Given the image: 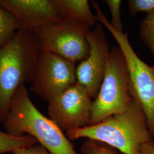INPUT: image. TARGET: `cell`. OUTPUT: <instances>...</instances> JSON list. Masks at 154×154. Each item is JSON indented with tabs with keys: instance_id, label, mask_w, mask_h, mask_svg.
Masks as SVG:
<instances>
[{
	"instance_id": "6da1fadb",
	"label": "cell",
	"mask_w": 154,
	"mask_h": 154,
	"mask_svg": "<svg viewBox=\"0 0 154 154\" xmlns=\"http://www.w3.org/2000/svg\"><path fill=\"white\" fill-rule=\"evenodd\" d=\"M42 51L37 34L24 28L0 47L1 122L5 119L17 90L32 82Z\"/></svg>"
},
{
	"instance_id": "7a4b0ae2",
	"label": "cell",
	"mask_w": 154,
	"mask_h": 154,
	"mask_svg": "<svg viewBox=\"0 0 154 154\" xmlns=\"http://www.w3.org/2000/svg\"><path fill=\"white\" fill-rule=\"evenodd\" d=\"M2 123L7 133L31 136L50 154H78L64 131L34 105L25 85L14 94Z\"/></svg>"
},
{
	"instance_id": "3957f363",
	"label": "cell",
	"mask_w": 154,
	"mask_h": 154,
	"mask_svg": "<svg viewBox=\"0 0 154 154\" xmlns=\"http://www.w3.org/2000/svg\"><path fill=\"white\" fill-rule=\"evenodd\" d=\"M66 135L70 141L81 138L98 140L123 154H142L143 146L153 142L143 112L134 98L125 111Z\"/></svg>"
},
{
	"instance_id": "277c9868",
	"label": "cell",
	"mask_w": 154,
	"mask_h": 154,
	"mask_svg": "<svg viewBox=\"0 0 154 154\" xmlns=\"http://www.w3.org/2000/svg\"><path fill=\"white\" fill-rule=\"evenodd\" d=\"M132 99L126 59L119 46L113 47L99 91L91 103L88 126L125 111Z\"/></svg>"
},
{
	"instance_id": "5b68a950",
	"label": "cell",
	"mask_w": 154,
	"mask_h": 154,
	"mask_svg": "<svg viewBox=\"0 0 154 154\" xmlns=\"http://www.w3.org/2000/svg\"><path fill=\"white\" fill-rule=\"evenodd\" d=\"M97 21L108 29L121 48L126 59L130 81V91L144 116L154 141V65L142 61L133 49L126 33L118 32L110 25L98 3L93 4Z\"/></svg>"
},
{
	"instance_id": "8992f818",
	"label": "cell",
	"mask_w": 154,
	"mask_h": 154,
	"mask_svg": "<svg viewBox=\"0 0 154 154\" xmlns=\"http://www.w3.org/2000/svg\"><path fill=\"white\" fill-rule=\"evenodd\" d=\"M75 63L43 51L30 91L49 102L77 82Z\"/></svg>"
},
{
	"instance_id": "52a82bcc",
	"label": "cell",
	"mask_w": 154,
	"mask_h": 154,
	"mask_svg": "<svg viewBox=\"0 0 154 154\" xmlns=\"http://www.w3.org/2000/svg\"><path fill=\"white\" fill-rule=\"evenodd\" d=\"M93 98L76 82L48 102L49 118L63 131L88 126Z\"/></svg>"
},
{
	"instance_id": "ba28073f",
	"label": "cell",
	"mask_w": 154,
	"mask_h": 154,
	"mask_svg": "<svg viewBox=\"0 0 154 154\" xmlns=\"http://www.w3.org/2000/svg\"><path fill=\"white\" fill-rule=\"evenodd\" d=\"M86 38L90 51L76 67V80L94 99L104 77L111 49L103 27L99 23L88 33Z\"/></svg>"
},
{
	"instance_id": "9c48e42d",
	"label": "cell",
	"mask_w": 154,
	"mask_h": 154,
	"mask_svg": "<svg viewBox=\"0 0 154 154\" xmlns=\"http://www.w3.org/2000/svg\"><path fill=\"white\" fill-rule=\"evenodd\" d=\"M35 34L43 51L53 53L74 63L82 61L88 55L87 34L69 23L54 25Z\"/></svg>"
},
{
	"instance_id": "30bf717a",
	"label": "cell",
	"mask_w": 154,
	"mask_h": 154,
	"mask_svg": "<svg viewBox=\"0 0 154 154\" xmlns=\"http://www.w3.org/2000/svg\"><path fill=\"white\" fill-rule=\"evenodd\" d=\"M0 6L16 17L22 28L34 33L63 22L53 0H0Z\"/></svg>"
},
{
	"instance_id": "8fae6325",
	"label": "cell",
	"mask_w": 154,
	"mask_h": 154,
	"mask_svg": "<svg viewBox=\"0 0 154 154\" xmlns=\"http://www.w3.org/2000/svg\"><path fill=\"white\" fill-rule=\"evenodd\" d=\"M63 22L78 28L86 34L97 25L96 15L87 0H53Z\"/></svg>"
},
{
	"instance_id": "7c38bea8",
	"label": "cell",
	"mask_w": 154,
	"mask_h": 154,
	"mask_svg": "<svg viewBox=\"0 0 154 154\" xmlns=\"http://www.w3.org/2000/svg\"><path fill=\"white\" fill-rule=\"evenodd\" d=\"M22 28L16 17L0 6V47L7 44Z\"/></svg>"
},
{
	"instance_id": "4fadbf2b",
	"label": "cell",
	"mask_w": 154,
	"mask_h": 154,
	"mask_svg": "<svg viewBox=\"0 0 154 154\" xmlns=\"http://www.w3.org/2000/svg\"><path fill=\"white\" fill-rule=\"evenodd\" d=\"M37 143L35 139L31 136L16 137L0 130V154L12 152Z\"/></svg>"
},
{
	"instance_id": "5bb4252c",
	"label": "cell",
	"mask_w": 154,
	"mask_h": 154,
	"mask_svg": "<svg viewBox=\"0 0 154 154\" xmlns=\"http://www.w3.org/2000/svg\"><path fill=\"white\" fill-rule=\"evenodd\" d=\"M139 36L154 58V10L147 14L140 22Z\"/></svg>"
},
{
	"instance_id": "9a60e30c",
	"label": "cell",
	"mask_w": 154,
	"mask_h": 154,
	"mask_svg": "<svg viewBox=\"0 0 154 154\" xmlns=\"http://www.w3.org/2000/svg\"><path fill=\"white\" fill-rule=\"evenodd\" d=\"M82 154H123L106 143L93 139H86L81 149Z\"/></svg>"
},
{
	"instance_id": "2e32d148",
	"label": "cell",
	"mask_w": 154,
	"mask_h": 154,
	"mask_svg": "<svg viewBox=\"0 0 154 154\" xmlns=\"http://www.w3.org/2000/svg\"><path fill=\"white\" fill-rule=\"evenodd\" d=\"M109 7L111 19L110 25L118 32H123V24L122 22L121 8L122 1L121 0H105L103 1Z\"/></svg>"
},
{
	"instance_id": "e0dca14e",
	"label": "cell",
	"mask_w": 154,
	"mask_h": 154,
	"mask_svg": "<svg viewBox=\"0 0 154 154\" xmlns=\"http://www.w3.org/2000/svg\"><path fill=\"white\" fill-rule=\"evenodd\" d=\"M127 4L132 16L142 12L147 14L154 10V0H129Z\"/></svg>"
},
{
	"instance_id": "ac0fdd59",
	"label": "cell",
	"mask_w": 154,
	"mask_h": 154,
	"mask_svg": "<svg viewBox=\"0 0 154 154\" xmlns=\"http://www.w3.org/2000/svg\"><path fill=\"white\" fill-rule=\"evenodd\" d=\"M12 154H50L49 152L40 145L39 143L32 146L17 149L11 152Z\"/></svg>"
},
{
	"instance_id": "d6986e66",
	"label": "cell",
	"mask_w": 154,
	"mask_h": 154,
	"mask_svg": "<svg viewBox=\"0 0 154 154\" xmlns=\"http://www.w3.org/2000/svg\"><path fill=\"white\" fill-rule=\"evenodd\" d=\"M142 154H154V147L152 143L144 145L142 147Z\"/></svg>"
},
{
	"instance_id": "ffe728a7",
	"label": "cell",
	"mask_w": 154,
	"mask_h": 154,
	"mask_svg": "<svg viewBox=\"0 0 154 154\" xmlns=\"http://www.w3.org/2000/svg\"><path fill=\"white\" fill-rule=\"evenodd\" d=\"M152 144H153V146H154V142H152Z\"/></svg>"
}]
</instances>
